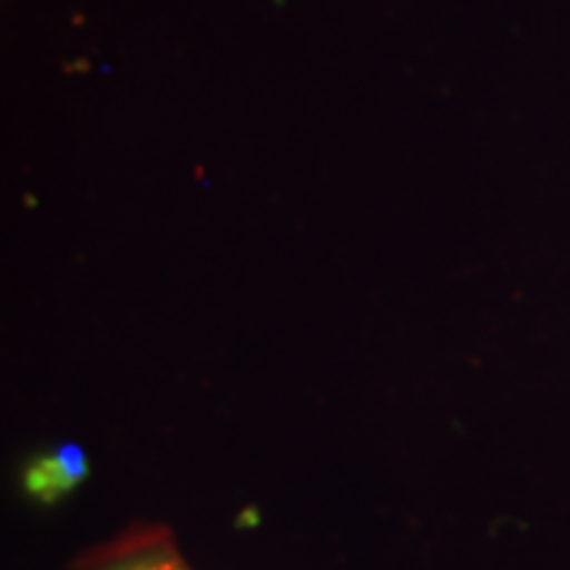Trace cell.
<instances>
[{"mask_svg": "<svg viewBox=\"0 0 570 570\" xmlns=\"http://www.w3.org/2000/svg\"><path fill=\"white\" fill-rule=\"evenodd\" d=\"M88 458H85L82 446L77 444H63L53 452L42 454L40 460H35L24 473V487L35 499H40L42 504L59 502L61 497H67L69 491H75L88 475Z\"/></svg>", "mask_w": 570, "mask_h": 570, "instance_id": "cell-1", "label": "cell"}, {"mask_svg": "<svg viewBox=\"0 0 570 570\" xmlns=\"http://www.w3.org/2000/svg\"><path fill=\"white\" fill-rule=\"evenodd\" d=\"M109 570H190L183 558H177L173 550H148L132 558L119 560Z\"/></svg>", "mask_w": 570, "mask_h": 570, "instance_id": "cell-2", "label": "cell"}]
</instances>
